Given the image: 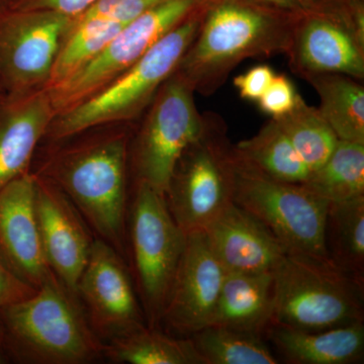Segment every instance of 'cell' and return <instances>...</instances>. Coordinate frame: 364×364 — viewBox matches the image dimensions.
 <instances>
[{"instance_id":"cell-1","label":"cell","mask_w":364,"mask_h":364,"mask_svg":"<svg viewBox=\"0 0 364 364\" xmlns=\"http://www.w3.org/2000/svg\"><path fill=\"white\" fill-rule=\"evenodd\" d=\"M299 14L256 0H215L176 73L195 92L213 95L241 62L286 55Z\"/></svg>"},{"instance_id":"cell-2","label":"cell","mask_w":364,"mask_h":364,"mask_svg":"<svg viewBox=\"0 0 364 364\" xmlns=\"http://www.w3.org/2000/svg\"><path fill=\"white\" fill-rule=\"evenodd\" d=\"M7 358L28 364H83L105 354L79 305L51 273L37 291L1 312Z\"/></svg>"},{"instance_id":"cell-3","label":"cell","mask_w":364,"mask_h":364,"mask_svg":"<svg viewBox=\"0 0 364 364\" xmlns=\"http://www.w3.org/2000/svg\"><path fill=\"white\" fill-rule=\"evenodd\" d=\"M127 160L126 136H98L55 153L40 176L63 191L97 238L119 254L126 240Z\"/></svg>"},{"instance_id":"cell-4","label":"cell","mask_w":364,"mask_h":364,"mask_svg":"<svg viewBox=\"0 0 364 364\" xmlns=\"http://www.w3.org/2000/svg\"><path fill=\"white\" fill-rule=\"evenodd\" d=\"M363 296V284L332 260L287 253L274 270L270 325L321 331L360 322Z\"/></svg>"},{"instance_id":"cell-5","label":"cell","mask_w":364,"mask_h":364,"mask_svg":"<svg viewBox=\"0 0 364 364\" xmlns=\"http://www.w3.org/2000/svg\"><path fill=\"white\" fill-rule=\"evenodd\" d=\"M205 7V4L167 33L109 85L64 111L53 127V138L61 140L100 124L138 116L176 71L198 32Z\"/></svg>"},{"instance_id":"cell-6","label":"cell","mask_w":364,"mask_h":364,"mask_svg":"<svg viewBox=\"0 0 364 364\" xmlns=\"http://www.w3.org/2000/svg\"><path fill=\"white\" fill-rule=\"evenodd\" d=\"M234 148L221 117L205 114L200 136L177 161L165 193L174 221L186 235L203 231L233 203Z\"/></svg>"},{"instance_id":"cell-7","label":"cell","mask_w":364,"mask_h":364,"mask_svg":"<svg viewBox=\"0 0 364 364\" xmlns=\"http://www.w3.org/2000/svg\"><path fill=\"white\" fill-rule=\"evenodd\" d=\"M233 202L259 220L287 253L330 259L325 242L330 203L303 184L273 179L235 154Z\"/></svg>"},{"instance_id":"cell-8","label":"cell","mask_w":364,"mask_h":364,"mask_svg":"<svg viewBox=\"0 0 364 364\" xmlns=\"http://www.w3.org/2000/svg\"><path fill=\"white\" fill-rule=\"evenodd\" d=\"M130 238L146 320L155 328L161 322L186 234L170 214L164 196L142 182L131 208Z\"/></svg>"},{"instance_id":"cell-9","label":"cell","mask_w":364,"mask_h":364,"mask_svg":"<svg viewBox=\"0 0 364 364\" xmlns=\"http://www.w3.org/2000/svg\"><path fill=\"white\" fill-rule=\"evenodd\" d=\"M208 0H161L124 26L95 58L54 86L51 97L64 111L91 97L128 70L151 48Z\"/></svg>"},{"instance_id":"cell-10","label":"cell","mask_w":364,"mask_h":364,"mask_svg":"<svg viewBox=\"0 0 364 364\" xmlns=\"http://www.w3.org/2000/svg\"><path fill=\"white\" fill-rule=\"evenodd\" d=\"M195 91L174 72L153 98L136 139L134 163L138 182L165 196L177 161L205 126Z\"/></svg>"},{"instance_id":"cell-11","label":"cell","mask_w":364,"mask_h":364,"mask_svg":"<svg viewBox=\"0 0 364 364\" xmlns=\"http://www.w3.org/2000/svg\"><path fill=\"white\" fill-rule=\"evenodd\" d=\"M71 21L50 11L0 14V90L25 93L49 79Z\"/></svg>"},{"instance_id":"cell-12","label":"cell","mask_w":364,"mask_h":364,"mask_svg":"<svg viewBox=\"0 0 364 364\" xmlns=\"http://www.w3.org/2000/svg\"><path fill=\"white\" fill-rule=\"evenodd\" d=\"M121 254L102 239H93L90 257L79 279L77 296L88 323L100 340H112L146 327L130 273Z\"/></svg>"},{"instance_id":"cell-13","label":"cell","mask_w":364,"mask_h":364,"mask_svg":"<svg viewBox=\"0 0 364 364\" xmlns=\"http://www.w3.org/2000/svg\"><path fill=\"white\" fill-rule=\"evenodd\" d=\"M226 274L205 232L186 235L161 322L186 336L212 324Z\"/></svg>"},{"instance_id":"cell-14","label":"cell","mask_w":364,"mask_h":364,"mask_svg":"<svg viewBox=\"0 0 364 364\" xmlns=\"http://www.w3.org/2000/svg\"><path fill=\"white\" fill-rule=\"evenodd\" d=\"M35 176L36 215L46 259L62 284L77 296L79 279L93 239L82 215L65 193L44 177Z\"/></svg>"},{"instance_id":"cell-15","label":"cell","mask_w":364,"mask_h":364,"mask_svg":"<svg viewBox=\"0 0 364 364\" xmlns=\"http://www.w3.org/2000/svg\"><path fill=\"white\" fill-rule=\"evenodd\" d=\"M299 77L339 73L363 80L364 42L333 14L320 9L299 14L287 53Z\"/></svg>"},{"instance_id":"cell-16","label":"cell","mask_w":364,"mask_h":364,"mask_svg":"<svg viewBox=\"0 0 364 364\" xmlns=\"http://www.w3.org/2000/svg\"><path fill=\"white\" fill-rule=\"evenodd\" d=\"M35 189L36 176L30 172L0 188V252L38 289L53 272L41 242Z\"/></svg>"},{"instance_id":"cell-17","label":"cell","mask_w":364,"mask_h":364,"mask_svg":"<svg viewBox=\"0 0 364 364\" xmlns=\"http://www.w3.org/2000/svg\"><path fill=\"white\" fill-rule=\"evenodd\" d=\"M203 232L227 273L272 272L287 254L259 220L234 202Z\"/></svg>"},{"instance_id":"cell-18","label":"cell","mask_w":364,"mask_h":364,"mask_svg":"<svg viewBox=\"0 0 364 364\" xmlns=\"http://www.w3.org/2000/svg\"><path fill=\"white\" fill-rule=\"evenodd\" d=\"M54 111L45 95L0 97V188L26 173Z\"/></svg>"},{"instance_id":"cell-19","label":"cell","mask_w":364,"mask_h":364,"mask_svg":"<svg viewBox=\"0 0 364 364\" xmlns=\"http://www.w3.org/2000/svg\"><path fill=\"white\" fill-rule=\"evenodd\" d=\"M268 338L287 363L349 364L363 359V321L321 331H304L270 325Z\"/></svg>"},{"instance_id":"cell-20","label":"cell","mask_w":364,"mask_h":364,"mask_svg":"<svg viewBox=\"0 0 364 364\" xmlns=\"http://www.w3.org/2000/svg\"><path fill=\"white\" fill-rule=\"evenodd\" d=\"M274 272L227 273L210 326L260 335L272 323Z\"/></svg>"},{"instance_id":"cell-21","label":"cell","mask_w":364,"mask_h":364,"mask_svg":"<svg viewBox=\"0 0 364 364\" xmlns=\"http://www.w3.org/2000/svg\"><path fill=\"white\" fill-rule=\"evenodd\" d=\"M320 98L318 107L339 141L364 144V87L360 80L339 73L305 78Z\"/></svg>"},{"instance_id":"cell-22","label":"cell","mask_w":364,"mask_h":364,"mask_svg":"<svg viewBox=\"0 0 364 364\" xmlns=\"http://www.w3.org/2000/svg\"><path fill=\"white\" fill-rule=\"evenodd\" d=\"M235 154L261 173L289 183H304L311 173L275 119L234 145Z\"/></svg>"},{"instance_id":"cell-23","label":"cell","mask_w":364,"mask_h":364,"mask_svg":"<svg viewBox=\"0 0 364 364\" xmlns=\"http://www.w3.org/2000/svg\"><path fill=\"white\" fill-rule=\"evenodd\" d=\"M325 242L330 259L363 284L364 196L330 203Z\"/></svg>"},{"instance_id":"cell-24","label":"cell","mask_w":364,"mask_h":364,"mask_svg":"<svg viewBox=\"0 0 364 364\" xmlns=\"http://www.w3.org/2000/svg\"><path fill=\"white\" fill-rule=\"evenodd\" d=\"M104 355L119 363L203 364L189 337L174 338L148 326L109 340Z\"/></svg>"},{"instance_id":"cell-25","label":"cell","mask_w":364,"mask_h":364,"mask_svg":"<svg viewBox=\"0 0 364 364\" xmlns=\"http://www.w3.org/2000/svg\"><path fill=\"white\" fill-rule=\"evenodd\" d=\"M301 184L330 203L363 196L364 144L339 141L329 158Z\"/></svg>"},{"instance_id":"cell-26","label":"cell","mask_w":364,"mask_h":364,"mask_svg":"<svg viewBox=\"0 0 364 364\" xmlns=\"http://www.w3.org/2000/svg\"><path fill=\"white\" fill-rule=\"evenodd\" d=\"M203 364H277L279 358L259 335L208 326L191 335Z\"/></svg>"},{"instance_id":"cell-27","label":"cell","mask_w":364,"mask_h":364,"mask_svg":"<svg viewBox=\"0 0 364 364\" xmlns=\"http://www.w3.org/2000/svg\"><path fill=\"white\" fill-rule=\"evenodd\" d=\"M273 119L311 172L329 158L339 142L318 107L309 105L301 97L291 112Z\"/></svg>"},{"instance_id":"cell-28","label":"cell","mask_w":364,"mask_h":364,"mask_svg":"<svg viewBox=\"0 0 364 364\" xmlns=\"http://www.w3.org/2000/svg\"><path fill=\"white\" fill-rule=\"evenodd\" d=\"M127 26V25H126ZM114 21L90 18L75 21L70 37L60 48L50 80L57 85L97 56L123 28Z\"/></svg>"},{"instance_id":"cell-29","label":"cell","mask_w":364,"mask_h":364,"mask_svg":"<svg viewBox=\"0 0 364 364\" xmlns=\"http://www.w3.org/2000/svg\"><path fill=\"white\" fill-rule=\"evenodd\" d=\"M37 287L26 282L0 252V364L7 363L1 312L6 306L32 296Z\"/></svg>"},{"instance_id":"cell-30","label":"cell","mask_w":364,"mask_h":364,"mask_svg":"<svg viewBox=\"0 0 364 364\" xmlns=\"http://www.w3.org/2000/svg\"><path fill=\"white\" fill-rule=\"evenodd\" d=\"M161 0H97L75 21L102 18L128 25Z\"/></svg>"},{"instance_id":"cell-31","label":"cell","mask_w":364,"mask_h":364,"mask_svg":"<svg viewBox=\"0 0 364 364\" xmlns=\"http://www.w3.org/2000/svg\"><path fill=\"white\" fill-rule=\"evenodd\" d=\"M301 95L293 81L284 74H275L267 91L258 100V107L272 119H277L294 109Z\"/></svg>"},{"instance_id":"cell-32","label":"cell","mask_w":364,"mask_h":364,"mask_svg":"<svg viewBox=\"0 0 364 364\" xmlns=\"http://www.w3.org/2000/svg\"><path fill=\"white\" fill-rule=\"evenodd\" d=\"M274 75L275 72L272 67L257 65L235 77L233 83L241 98L257 102L272 83Z\"/></svg>"},{"instance_id":"cell-33","label":"cell","mask_w":364,"mask_h":364,"mask_svg":"<svg viewBox=\"0 0 364 364\" xmlns=\"http://www.w3.org/2000/svg\"><path fill=\"white\" fill-rule=\"evenodd\" d=\"M95 1L97 0H26L18 7V11H50L76 18Z\"/></svg>"},{"instance_id":"cell-34","label":"cell","mask_w":364,"mask_h":364,"mask_svg":"<svg viewBox=\"0 0 364 364\" xmlns=\"http://www.w3.org/2000/svg\"><path fill=\"white\" fill-rule=\"evenodd\" d=\"M258 1L265 2L287 11L303 13V11L315 9L318 6V0H258Z\"/></svg>"},{"instance_id":"cell-35","label":"cell","mask_w":364,"mask_h":364,"mask_svg":"<svg viewBox=\"0 0 364 364\" xmlns=\"http://www.w3.org/2000/svg\"><path fill=\"white\" fill-rule=\"evenodd\" d=\"M4 95V91H2L1 90H0V97H2V95Z\"/></svg>"}]
</instances>
